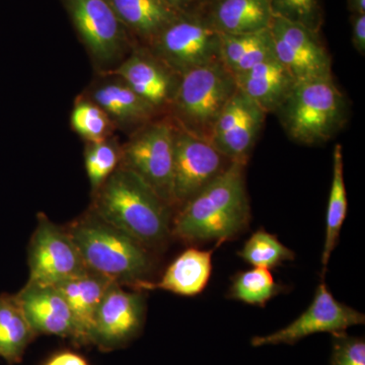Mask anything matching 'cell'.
<instances>
[{
	"instance_id": "6da1fadb",
	"label": "cell",
	"mask_w": 365,
	"mask_h": 365,
	"mask_svg": "<svg viewBox=\"0 0 365 365\" xmlns=\"http://www.w3.org/2000/svg\"><path fill=\"white\" fill-rule=\"evenodd\" d=\"M245 163H232L188 202L179 208L172 234L187 242H225L248 227L251 209Z\"/></svg>"
},
{
	"instance_id": "7a4b0ae2",
	"label": "cell",
	"mask_w": 365,
	"mask_h": 365,
	"mask_svg": "<svg viewBox=\"0 0 365 365\" xmlns=\"http://www.w3.org/2000/svg\"><path fill=\"white\" fill-rule=\"evenodd\" d=\"M91 210L146 248L162 244L172 234V207L121 165L93 193Z\"/></svg>"
},
{
	"instance_id": "3957f363",
	"label": "cell",
	"mask_w": 365,
	"mask_h": 365,
	"mask_svg": "<svg viewBox=\"0 0 365 365\" xmlns=\"http://www.w3.org/2000/svg\"><path fill=\"white\" fill-rule=\"evenodd\" d=\"M86 267L120 285L135 287L151 269L148 248L93 210L66 228Z\"/></svg>"
},
{
	"instance_id": "277c9868",
	"label": "cell",
	"mask_w": 365,
	"mask_h": 365,
	"mask_svg": "<svg viewBox=\"0 0 365 365\" xmlns=\"http://www.w3.org/2000/svg\"><path fill=\"white\" fill-rule=\"evenodd\" d=\"M275 114L290 139L319 145L345 126L349 105L330 76L297 81Z\"/></svg>"
},
{
	"instance_id": "5b68a950",
	"label": "cell",
	"mask_w": 365,
	"mask_h": 365,
	"mask_svg": "<svg viewBox=\"0 0 365 365\" xmlns=\"http://www.w3.org/2000/svg\"><path fill=\"white\" fill-rule=\"evenodd\" d=\"M237 91L222 61L199 67L180 76L168 116L178 128L210 141L218 117Z\"/></svg>"
},
{
	"instance_id": "8992f818",
	"label": "cell",
	"mask_w": 365,
	"mask_h": 365,
	"mask_svg": "<svg viewBox=\"0 0 365 365\" xmlns=\"http://www.w3.org/2000/svg\"><path fill=\"white\" fill-rule=\"evenodd\" d=\"M222 36L196 11L182 13L146 47L178 76L222 61Z\"/></svg>"
},
{
	"instance_id": "52a82bcc",
	"label": "cell",
	"mask_w": 365,
	"mask_h": 365,
	"mask_svg": "<svg viewBox=\"0 0 365 365\" xmlns=\"http://www.w3.org/2000/svg\"><path fill=\"white\" fill-rule=\"evenodd\" d=\"M174 138L170 118H157L132 133L122 145L120 163L140 177L172 208Z\"/></svg>"
},
{
	"instance_id": "ba28073f",
	"label": "cell",
	"mask_w": 365,
	"mask_h": 365,
	"mask_svg": "<svg viewBox=\"0 0 365 365\" xmlns=\"http://www.w3.org/2000/svg\"><path fill=\"white\" fill-rule=\"evenodd\" d=\"M74 26L103 74L119 66L126 57L123 25L109 0H66Z\"/></svg>"
},
{
	"instance_id": "9c48e42d",
	"label": "cell",
	"mask_w": 365,
	"mask_h": 365,
	"mask_svg": "<svg viewBox=\"0 0 365 365\" xmlns=\"http://www.w3.org/2000/svg\"><path fill=\"white\" fill-rule=\"evenodd\" d=\"M28 259V283L42 287H57L88 270L67 230L53 223L43 213L38 216Z\"/></svg>"
},
{
	"instance_id": "30bf717a",
	"label": "cell",
	"mask_w": 365,
	"mask_h": 365,
	"mask_svg": "<svg viewBox=\"0 0 365 365\" xmlns=\"http://www.w3.org/2000/svg\"><path fill=\"white\" fill-rule=\"evenodd\" d=\"M230 162L212 143L178 128L175 125L173 202L181 207L213 180Z\"/></svg>"
},
{
	"instance_id": "8fae6325",
	"label": "cell",
	"mask_w": 365,
	"mask_h": 365,
	"mask_svg": "<svg viewBox=\"0 0 365 365\" xmlns=\"http://www.w3.org/2000/svg\"><path fill=\"white\" fill-rule=\"evenodd\" d=\"M365 317L356 309L338 302L326 283H319L313 302L299 318L277 332L252 338L253 347L267 345H294L318 333H345L350 327L364 325Z\"/></svg>"
},
{
	"instance_id": "7c38bea8",
	"label": "cell",
	"mask_w": 365,
	"mask_h": 365,
	"mask_svg": "<svg viewBox=\"0 0 365 365\" xmlns=\"http://www.w3.org/2000/svg\"><path fill=\"white\" fill-rule=\"evenodd\" d=\"M276 58L295 81L332 76V60L319 33L274 16L270 28Z\"/></svg>"
},
{
	"instance_id": "4fadbf2b",
	"label": "cell",
	"mask_w": 365,
	"mask_h": 365,
	"mask_svg": "<svg viewBox=\"0 0 365 365\" xmlns=\"http://www.w3.org/2000/svg\"><path fill=\"white\" fill-rule=\"evenodd\" d=\"M266 113L251 98L237 90L218 117L210 143L230 162L247 165Z\"/></svg>"
},
{
	"instance_id": "5bb4252c",
	"label": "cell",
	"mask_w": 365,
	"mask_h": 365,
	"mask_svg": "<svg viewBox=\"0 0 365 365\" xmlns=\"http://www.w3.org/2000/svg\"><path fill=\"white\" fill-rule=\"evenodd\" d=\"M105 74L121 78L160 113L168 112L180 81V76L146 48L134 50L119 66Z\"/></svg>"
},
{
	"instance_id": "9a60e30c",
	"label": "cell",
	"mask_w": 365,
	"mask_h": 365,
	"mask_svg": "<svg viewBox=\"0 0 365 365\" xmlns=\"http://www.w3.org/2000/svg\"><path fill=\"white\" fill-rule=\"evenodd\" d=\"M144 309L140 292H127L122 285L113 282L96 314L93 341L116 345L130 340L143 326Z\"/></svg>"
},
{
	"instance_id": "2e32d148",
	"label": "cell",
	"mask_w": 365,
	"mask_h": 365,
	"mask_svg": "<svg viewBox=\"0 0 365 365\" xmlns=\"http://www.w3.org/2000/svg\"><path fill=\"white\" fill-rule=\"evenodd\" d=\"M105 76V81L96 83L85 97L100 106L116 128L134 133L157 119L160 113L139 97L121 78Z\"/></svg>"
},
{
	"instance_id": "e0dca14e",
	"label": "cell",
	"mask_w": 365,
	"mask_h": 365,
	"mask_svg": "<svg viewBox=\"0 0 365 365\" xmlns=\"http://www.w3.org/2000/svg\"><path fill=\"white\" fill-rule=\"evenodd\" d=\"M14 297L34 332L74 337L68 304L57 287L26 283Z\"/></svg>"
},
{
	"instance_id": "ac0fdd59",
	"label": "cell",
	"mask_w": 365,
	"mask_h": 365,
	"mask_svg": "<svg viewBox=\"0 0 365 365\" xmlns=\"http://www.w3.org/2000/svg\"><path fill=\"white\" fill-rule=\"evenodd\" d=\"M113 282L100 274L88 270L55 287L68 304L76 339L83 342L93 341L96 314Z\"/></svg>"
},
{
	"instance_id": "d6986e66",
	"label": "cell",
	"mask_w": 365,
	"mask_h": 365,
	"mask_svg": "<svg viewBox=\"0 0 365 365\" xmlns=\"http://www.w3.org/2000/svg\"><path fill=\"white\" fill-rule=\"evenodd\" d=\"M198 11L209 25L225 35L268 30L274 18L269 0H213Z\"/></svg>"
},
{
	"instance_id": "ffe728a7",
	"label": "cell",
	"mask_w": 365,
	"mask_h": 365,
	"mask_svg": "<svg viewBox=\"0 0 365 365\" xmlns=\"http://www.w3.org/2000/svg\"><path fill=\"white\" fill-rule=\"evenodd\" d=\"M215 250H186L175 259L160 280L140 281L134 287L138 292L160 289L182 297L200 294L210 279Z\"/></svg>"
},
{
	"instance_id": "44dd1931",
	"label": "cell",
	"mask_w": 365,
	"mask_h": 365,
	"mask_svg": "<svg viewBox=\"0 0 365 365\" xmlns=\"http://www.w3.org/2000/svg\"><path fill=\"white\" fill-rule=\"evenodd\" d=\"M234 78L237 90L251 98L266 114H275L297 83L277 58L257 64Z\"/></svg>"
},
{
	"instance_id": "7402d4cb",
	"label": "cell",
	"mask_w": 365,
	"mask_h": 365,
	"mask_svg": "<svg viewBox=\"0 0 365 365\" xmlns=\"http://www.w3.org/2000/svg\"><path fill=\"white\" fill-rule=\"evenodd\" d=\"M122 25L150 45L182 11L163 0H109Z\"/></svg>"
},
{
	"instance_id": "603a6c76",
	"label": "cell",
	"mask_w": 365,
	"mask_h": 365,
	"mask_svg": "<svg viewBox=\"0 0 365 365\" xmlns=\"http://www.w3.org/2000/svg\"><path fill=\"white\" fill-rule=\"evenodd\" d=\"M222 36L220 57L232 76H239L252 67L268 60L275 59V49L270 31L244 35Z\"/></svg>"
},
{
	"instance_id": "cb8c5ba5",
	"label": "cell",
	"mask_w": 365,
	"mask_h": 365,
	"mask_svg": "<svg viewBox=\"0 0 365 365\" xmlns=\"http://www.w3.org/2000/svg\"><path fill=\"white\" fill-rule=\"evenodd\" d=\"M35 335L14 295H0V356L18 364Z\"/></svg>"
},
{
	"instance_id": "d4e9b609",
	"label": "cell",
	"mask_w": 365,
	"mask_h": 365,
	"mask_svg": "<svg viewBox=\"0 0 365 365\" xmlns=\"http://www.w3.org/2000/svg\"><path fill=\"white\" fill-rule=\"evenodd\" d=\"M347 193L343 174L342 146L338 143L333 151V177L327 208L325 245L322 255V278L325 276L331 255L337 246L341 228L347 215Z\"/></svg>"
},
{
	"instance_id": "484cf974",
	"label": "cell",
	"mask_w": 365,
	"mask_h": 365,
	"mask_svg": "<svg viewBox=\"0 0 365 365\" xmlns=\"http://www.w3.org/2000/svg\"><path fill=\"white\" fill-rule=\"evenodd\" d=\"M281 292V287L268 269L254 267L235 274L228 290V297L252 306L265 307Z\"/></svg>"
},
{
	"instance_id": "4316f807",
	"label": "cell",
	"mask_w": 365,
	"mask_h": 365,
	"mask_svg": "<svg viewBox=\"0 0 365 365\" xmlns=\"http://www.w3.org/2000/svg\"><path fill=\"white\" fill-rule=\"evenodd\" d=\"M72 129L88 143H100L112 137L116 129L107 113L86 97H79L71 111Z\"/></svg>"
},
{
	"instance_id": "83f0119b",
	"label": "cell",
	"mask_w": 365,
	"mask_h": 365,
	"mask_svg": "<svg viewBox=\"0 0 365 365\" xmlns=\"http://www.w3.org/2000/svg\"><path fill=\"white\" fill-rule=\"evenodd\" d=\"M237 255L253 267L268 270L295 258L294 251L285 247L276 235L264 230L254 232Z\"/></svg>"
},
{
	"instance_id": "f1b7e54d",
	"label": "cell",
	"mask_w": 365,
	"mask_h": 365,
	"mask_svg": "<svg viewBox=\"0 0 365 365\" xmlns=\"http://www.w3.org/2000/svg\"><path fill=\"white\" fill-rule=\"evenodd\" d=\"M121 160L122 145L113 137L100 143H88L85 165L93 193L116 170Z\"/></svg>"
},
{
	"instance_id": "f546056e",
	"label": "cell",
	"mask_w": 365,
	"mask_h": 365,
	"mask_svg": "<svg viewBox=\"0 0 365 365\" xmlns=\"http://www.w3.org/2000/svg\"><path fill=\"white\" fill-rule=\"evenodd\" d=\"M274 16L321 32L324 11L321 0H269Z\"/></svg>"
},
{
	"instance_id": "4dcf8cb0",
	"label": "cell",
	"mask_w": 365,
	"mask_h": 365,
	"mask_svg": "<svg viewBox=\"0 0 365 365\" xmlns=\"http://www.w3.org/2000/svg\"><path fill=\"white\" fill-rule=\"evenodd\" d=\"M330 365H365V342L347 334L333 335Z\"/></svg>"
},
{
	"instance_id": "1f68e13d",
	"label": "cell",
	"mask_w": 365,
	"mask_h": 365,
	"mask_svg": "<svg viewBox=\"0 0 365 365\" xmlns=\"http://www.w3.org/2000/svg\"><path fill=\"white\" fill-rule=\"evenodd\" d=\"M352 44L361 56L365 55V14H351Z\"/></svg>"
},
{
	"instance_id": "d6a6232c",
	"label": "cell",
	"mask_w": 365,
	"mask_h": 365,
	"mask_svg": "<svg viewBox=\"0 0 365 365\" xmlns=\"http://www.w3.org/2000/svg\"><path fill=\"white\" fill-rule=\"evenodd\" d=\"M46 365H88L85 359L76 353L63 352L55 355Z\"/></svg>"
},
{
	"instance_id": "836d02e7",
	"label": "cell",
	"mask_w": 365,
	"mask_h": 365,
	"mask_svg": "<svg viewBox=\"0 0 365 365\" xmlns=\"http://www.w3.org/2000/svg\"><path fill=\"white\" fill-rule=\"evenodd\" d=\"M163 1L182 13H188V11L198 9L195 0H163Z\"/></svg>"
},
{
	"instance_id": "e575fe53",
	"label": "cell",
	"mask_w": 365,
	"mask_h": 365,
	"mask_svg": "<svg viewBox=\"0 0 365 365\" xmlns=\"http://www.w3.org/2000/svg\"><path fill=\"white\" fill-rule=\"evenodd\" d=\"M347 6L351 14H365V0H347Z\"/></svg>"
},
{
	"instance_id": "d590c367",
	"label": "cell",
	"mask_w": 365,
	"mask_h": 365,
	"mask_svg": "<svg viewBox=\"0 0 365 365\" xmlns=\"http://www.w3.org/2000/svg\"><path fill=\"white\" fill-rule=\"evenodd\" d=\"M195 1L199 9H201V7L207 6V4H210V2H212L213 0H195Z\"/></svg>"
}]
</instances>
